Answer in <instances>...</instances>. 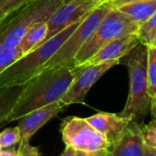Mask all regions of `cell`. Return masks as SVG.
<instances>
[{
	"label": "cell",
	"instance_id": "cell-1",
	"mask_svg": "<svg viewBox=\"0 0 156 156\" xmlns=\"http://www.w3.org/2000/svg\"><path fill=\"white\" fill-rule=\"evenodd\" d=\"M73 79L71 67L44 69L22 86L16 105L8 117V122L18 121L36 109L59 101Z\"/></svg>",
	"mask_w": 156,
	"mask_h": 156
},
{
	"label": "cell",
	"instance_id": "cell-2",
	"mask_svg": "<svg viewBox=\"0 0 156 156\" xmlns=\"http://www.w3.org/2000/svg\"><path fill=\"white\" fill-rule=\"evenodd\" d=\"M84 17L73 22L10 65L0 74V88L23 86L41 72L47 62L79 27Z\"/></svg>",
	"mask_w": 156,
	"mask_h": 156
},
{
	"label": "cell",
	"instance_id": "cell-3",
	"mask_svg": "<svg viewBox=\"0 0 156 156\" xmlns=\"http://www.w3.org/2000/svg\"><path fill=\"white\" fill-rule=\"evenodd\" d=\"M68 0H26L0 24V49L17 47L34 26L48 22Z\"/></svg>",
	"mask_w": 156,
	"mask_h": 156
},
{
	"label": "cell",
	"instance_id": "cell-4",
	"mask_svg": "<svg viewBox=\"0 0 156 156\" xmlns=\"http://www.w3.org/2000/svg\"><path fill=\"white\" fill-rule=\"evenodd\" d=\"M127 66L130 78V90L123 110L119 116L130 122L143 124L150 112V99L146 80L147 47L139 44L120 59Z\"/></svg>",
	"mask_w": 156,
	"mask_h": 156
},
{
	"label": "cell",
	"instance_id": "cell-5",
	"mask_svg": "<svg viewBox=\"0 0 156 156\" xmlns=\"http://www.w3.org/2000/svg\"><path fill=\"white\" fill-rule=\"evenodd\" d=\"M138 24L116 8H112L98 25L87 42L75 57L74 66L82 65L111 41L136 32Z\"/></svg>",
	"mask_w": 156,
	"mask_h": 156
},
{
	"label": "cell",
	"instance_id": "cell-6",
	"mask_svg": "<svg viewBox=\"0 0 156 156\" xmlns=\"http://www.w3.org/2000/svg\"><path fill=\"white\" fill-rule=\"evenodd\" d=\"M111 9L112 7L109 3L105 2L89 13L79 27L50 58L44 69L53 67H73L77 53L90 37L100 22Z\"/></svg>",
	"mask_w": 156,
	"mask_h": 156
},
{
	"label": "cell",
	"instance_id": "cell-7",
	"mask_svg": "<svg viewBox=\"0 0 156 156\" xmlns=\"http://www.w3.org/2000/svg\"><path fill=\"white\" fill-rule=\"evenodd\" d=\"M60 133L65 145L76 151H95L109 147L106 137L83 118H65L60 125Z\"/></svg>",
	"mask_w": 156,
	"mask_h": 156
},
{
	"label": "cell",
	"instance_id": "cell-8",
	"mask_svg": "<svg viewBox=\"0 0 156 156\" xmlns=\"http://www.w3.org/2000/svg\"><path fill=\"white\" fill-rule=\"evenodd\" d=\"M119 63V60H112L94 65L82 64L71 67L74 79L59 102L65 108L71 104H84L90 88L108 70Z\"/></svg>",
	"mask_w": 156,
	"mask_h": 156
},
{
	"label": "cell",
	"instance_id": "cell-9",
	"mask_svg": "<svg viewBox=\"0 0 156 156\" xmlns=\"http://www.w3.org/2000/svg\"><path fill=\"white\" fill-rule=\"evenodd\" d=\"M103 3H105L103 0H68L48 20V32L45 40L86 16Z\"/></svg>",
	"mask_w": 156,
	"mask_h": 156
},
{
	"label": "cell",
	"instance_id": "cell-10",
	"mask_svg": "<svg viewBox=\"0 0 156 156\" xmlns=\"http://www.w3.org/2000/svg\"><path fill=\"white\" fill-rule=\"evenodd\" d=\"M65 107L59 102H54L38 109H36L18 120V129L20 132V141H27L48 122L56 117Z\"/></svg>",
	"mask_w": 156,
	"mask_h": 156
},
{
	"label": "cell",
	"instance_id": "cell-11",
	"mask_svg": "<svg viewBox=\"0 0 156 156\" xmlns=\"http://www.w3.org/2000/svg\"><path fill=\"white\" fill-rule=\"evenodd\" d=\"M144 143L140 131V124L130 122L120 137L108 147L112 156H144Z\"/></svg>",
	"mask_w": 156,
	"mask_h": 156
},
{
	"label": "cell",
	"instance_id": "cell-12",
	"mask_svg": "<svg viewBox=\"0 0 156 156\" xmlns=\"http://www.w3.org/2000/svg\"><path fill=\"white\" fill-rule=\"evenodd\" d=\"M140 44L135 33L120 37L102 47L84 64L94 65L102 62L119 60Z\"/></svg>",
	"mask_w": 156,
	"mask_h": 156
},
{
	"label": "cell",
	"instance_id": "cell-13",
	"mask_svg": "<svg viewBox=\"0 0 156 156\" xmlns=\"http://www.w3.org/2000/svg\"><path fill=\"white\" fill-rule=\"evenodd\" d=\"M86 121L106 137L109 146L120 137L130 122L129 120L110 112L96 113L86 118Z\"/></svg>",
	"mask_w": 156,
	"mask_h": 156
},
{
	"label": "cell",
	"instance_id": "cell-14",
	"mask_svg": "<svg viewBox=\"0 0 156 156\" xmlns=\"http://www.w3.org/2000/svg\"><path fill=\"white\" fill-rule=\"evenodd\" d=\"M116 9L139 25L156 14V1L128 4L119 6Z\"/></svg>",
	"mask_w": 156,
	"mask_h": 156
},
{
	"label": "cell",
	"instance_id": "cell-15",
	"mask_svg": "<svg viewBox=\"0 0 156 156\" xmlns=\"http://www.w3.org/2000/svg\"><path fill=\"white\" fill-rule=\"evenodd\" d=\"M146 80L150 99V112L153 119L156 112V47H147Z\"/></svg>",
	"mask_w": 156,
	"mask_h": 156
},
{
	"label": "cell",
	"instance_id": "cell-16",
	"mask_svg": "<svg viewBox=\"0 0 156 156\" xmlns=\"http://www.w3.org/2000/svg\"><path fill=\"white\" fill-rule=\"evenodd\" d=\"M22 86L0 88V128L6 125L8 117L13 111Z\"/></svg>",
	"mask_w": 156,
	"mask_h": 156
},
{
	"label": "cell",
	"instance_id": "cell-17",
	"mask_svg": "<svg viewBox=\"0 0 156 156\" xmlns=\"http://www.w3.org/2000/svg\"><path fill=\"white\" fill-rule=\"evenodd\" d=\"M48 32V22L39 23L29 29L18 45L23 53V56L28 54L40 44H42L47 37Z\"/></svg>",
	"mask_w": 156,
	"mask_h": 156
},
{
	"label": "cell",
	"instance_id": "cell-18",
	"mask_svg": "<svg viewBox=\"0 0 156 156\" xmlns=\"http://www.w3.org/2000/svg\"><path fill=\"white\" fill-rule=\"evenodd\" d=\"M135 35L141 44L146 47H156V14L138 25Z\"/></svg>",
	"mask_w": 156,
	"mask_h": 156
},
{
	"label": "cell",
	"instance_id": "cell-19",
	"mask_svg": "<svg viewBox=\"0 0 156 156\" xmlns=\"http://www.w3.org/2000/svg\"><path fill=\"white\" fill-rule=\"evenodd\" d=\"M22 56L23 53L18 46L15 48L0 49V74Z\"/></svg>",
	"mask_w": 156,
	"mask_h": 156
},
{
	"label": "cell",
	"instance_id": "cell-20",
	"mask_svg": "<svg viewBox=\"0 0 156 156\" xmlns=\"http://www.w3.org/2000/svg\"><path fill=\"white\" fill-rule=\"evenodd\" d=\"M20 132L18 127L7 128L0 133V147L7 149L15 146L20 142Z\"/></svg>",
	"mask_w": 156,
	"mask_h": 156
},
{
	"label": "cell",
	"instance_id": "cell-21",
	"mask_svg": "<svg viewBox=\"0 0 156 156\" xmlns=\"http://www.w3.org/2000/svg\"><path fill=\"white\" fill-rule=\"evenodd\" d=\"M140 131L145 145L156 147V121L153 119L148 124H140Z\"/></svg>",
	"mask_w": 156,
	"mask_h": 156
},
{
	"label": "cell",
	"instance_id": "cell-22",
	"mask_svg": "<svg viewBox=\"0 0 156 156\" xmlns=\"http://www.w3.org/2000/svg\"><path fill=\"white\" fill-rule=\"evenodd\" d=\"M26 0H0V24Z\"/></svg>",
	"mask_w": 156,
	"mask_h": 156
},
{
	"label": "cell",
	"instance_id": "cell-23",
	"mask_svg": "<svg viewBox=\"0 0 156 156\" xmlns=\"http://www.w3.org/2000/svg\"><path fill=\"white\" fill-rule=\"evenodd\" d=\"M16 156H37L39 154L38 149L32 146L27 141H20Z\"/></svg>",
	"mask_w": 156,
	"mask_h": 156
},
{
	"label": "cell",
	"instance_id": "cell-24",
	"mask_svg": "<svg viewBox=\"0 0 156 156\" xmlns=\"http://www.w3.org/2000/svg\"><path fill=\"white\" fill-rule=\"evenodd\" d=\"M156 0H112V1H107L112 8H117L119 6L133 4V3H139V2H151Z\"/></svg>",
	"mask_w": 156,
	"mask_h": 156
},
{
	"label": "cell",
	"instance_id": "cell-25",
	"mask_svg": "<svg viewBox=\"0 0 156 156\" xmlns=\"http://www.w3.org/2000/svg\"><path fill=\"white\" fill-rule=\"evenodd\" d=\"M107 149H100L95 151H76V156H106Z\"/></svg>",
	"mask_w": 156,
	"mask_h": 156
},
{
	"label": "cell",
	"instance_id": "cell-26",
	"mask_svg": "<svg viewBox=\"0 0 156 156\" xmlns=\"http://www.w3.org/2000/svg\"><path fill=\"white\" fill-rule=\"evenodd\" d=\"M144 156H156V147L144 145Z\"/></svg>",
	"mask_w": 156,
	"mask_h": 156
},
{
	"label": "cell",
	"instance_id": "cell-27",
	"mask_svg": "<svg viewBox=\"0 0 156 156\" xmlns=\"http://www.w3.org/2000/svg\"><path fill=\"white\" fill-rule=\"evenodd\" d=\"M16 149L15 146L7 149H3V152L0 156H16Z\"/></svg>",
	"mask_w": 156,
	"mask_h": 156
},
{
	"label": "cell",
	"instance_id": "cell-28",
	"mask_svg": "<svg viewBox=\"0 0 156 156\" xmlns=\"http://www.w3.org/2000/svg\"><path fill=\"white\" fill-rule=\"evenodd\" d=\"M59 156H76V150L69 146H66L65 150Z\"/></svg>",
	"mask_w": 156,
	"mask_h": 156
},
{
	"label": "cell",
	"instance_id": "cell-29",
	"mask_svg": "<svg viewBox=\"0 0 156 156\" xmlns=\"http://www.w3.org/2000/svg\"><path fill=\"white\" fill-rule=\"evenodd\" d=\"M2 152H3V149L0 147V155H1V154H2Z\"/></svg>",
	"mask_w": 156,
	"mask_h": 156
},
{
	"label": "cell",
	"instance_id": "cell-30",
	"mask_svg": "<svg viewBox=\"0 0 156 156\" xmlns=\"http://www.w3.org/2000/svg\"><path fill=\"white\" fill-rule=\"evenodd\" d=\"M106 156H112V155L111 154H109V153H108V154H107V155H106Z\"/></svg>",
	"mask_w": 156,
	"mask_h": 156
},
{
	"label": "cell",
	"instance_id": "cell-31",
	"mask_svg": "<svg viewBox=\"0 0 156 156\" xmlns=\"http://www.w3.org/2000/svg\"><path fill=\"white\" fill-rule=\"evenodd\" d=\"M108 1H112V0H108Z\"/></svg>",
	"mask_w": 156,
	"mask_h": 156
},
{
	"label": "cell",
	"instance_id": "cell-32",
	"mask_svg": "<svg viewBox=\"0 0 156 156\" xmlns=\"http://www.w3.org/2000/svg\"><path fill=\"white\" fill-rule=\"evenodd\" d=\"M37 156H40V154H38V155H37Z\"/></svg>",
	"mask_w": 156,
	"mask_h": 156
}]
</instances>
